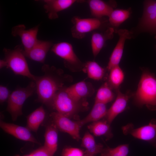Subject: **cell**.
<instances>
[{
  "label": "cell",
  "mask_w": 156,
  "mask_h": 156,
  "mask_svg": "<svg viewBox=\"0 0 156 156\" xmlns=\"http://www.w3.org/2000/svg\"><path fill=\"white\" fill-rule=\"evenodd\" d=\"M43 75L36 77L34 81L38 101L45 105L51 106L57 92L63 88V83L57 70L53 66L44 64L42 68Z\"/></svg>",
  "instance_id": "obj_1"
},
{
  "label": "cell",
  "mask_w": 156,
  "mask_h": 156,
  "mask_svg": "<svg viewBox=\"0 0 156 156\" xmlns=\"http://www.w3.org/2000/svg\"><path fill=\"white\" fill-rule=\"evenodd\" d=\"M133 96L137 105H145L150 110H156V77L148 69H142L137 89Z\"/></svg>",
  "instance_id": "obj_2"
},
{
  "label": "cell",
  "mask_w": 156,
  "mask_h": 156,
  "mask_svg": "<svg viewBox=\"0 0 156 156\" xmlns=\"http://www.w3.org/2000/svg\"><path fill=\"white\" fill-rule=\"evenodd\" d=\"M4 60L7 64V68H9L15 74L26 77L34 81L37 76L30 72L23 53V50L19 46L14 49L4 48Z\"/></svg>",
  "instance_id": "obj_3"
},
{
  "label": "cell",
  "mask_w": 156,
  "mask_h": 156,
  "mask_svg": "<svg viewBox=\"0 0 156 156\" xmlns=\"http://www.w3.org/2000/svg\"><path fill=\"white\" fill-rule=\"evenodd\" d=\"M35 92V83L32 81L25 87L18 88L11 93L7 101L6 110L11 115L13 120H16L18 117L22 115L24 102Z\"/></svg>",
  "instance_id": "obj_4"
},
{
  "label": "cell",
  "mask_w": 156,
  "mask_h": 156,
  "mask_svg": "<svg viewBox=\"0 0 156 156\" xmlns=\"http://www.w3.org/2000/svg\"><path fill=\"white\" fill-rule=\"evenodd\" d=\"M80 101L75 99L63 87L56 93L50 106L56 112L70 118L79 110Z\"/></svg>",
  "instance_id": "obj_5"
},
{
  "label": "cell",
  "mask_w": 156,
  "mask_h": 156,
  "mask_svg": "<svg viewBox=\"0 0 156 156\" xmlns=\"http://www.w3.org/2000/svg\"><path fill=\"white\" fill-rule=\"evenodd\" d=\"M122 130L124 134H130L147 142L156 147V120L153 119L148 125L138 128H135L133 124L129 123L123 127Z\"/></svg>",
  "instance_id": "obj_6"
},
{
  "label": "cell",
  "mask_w": 156,
  "mask_h": 156,
  "mask_svg": "<svg viewBox=\"0 0 156 156\" xmlns=\"http://www.w3.org/2000/svg\"><path fill=\"white\" fill-rule=\"evenodd\" d=\"M71 21L73 25L71 29L73 37L81 39L89 32L99 29L102 24L100 18H81L78 16L73 17Z\"/></svg>",
  "instance_id": "obj_7"
},
{
  "label": "cell",
  "mask_w": 156,
  "mask_h": 156,
  "mask_svg": "<svg viewBox=\"0 0 156 156\" xmlns=\"http://www.w3.org/2000/svg\"><path fill=\"white\" fill-rule=\"evenodd\" d=\"M51 51L64 60L66 66L82 68L83 64L76 55L70 43L64 42L55 44L53 45Z\"/></svg>",
  "instance_id": "obj_8"
},
{
  "label": "cell",
  "mask_w": 156,
  "mask_h": 156,
  "mask_svg": "<svg viewBox=\"0 0 156 156\" xmlns=\"http://www.w3.org/2000/svg\"><path fill=\"white\" fill-rule=\"evenodd\" d=\"M50 116L57 129L68 134L75 140L80 139L79 131L81 126L79 121H73L70 118L56 112H52Z\"/></svg>",
  "instance_id": "obj_9"
},
{
  "label": "cell",
  "mask_w": 156,
  "mask_h": 156,
  "mask_svg": "<svg viewBox=\"0 0 156 156\" xmlns=\"http://www.w3.org/2000/svg\"><path fill=\"white\" fill-rule=\"evenodd\" d=\"M38 27V26H37L26 30L25 25L20 24L12 27L11 34L14 36H19L21 38L24 47V52L30 50L38 40L37 36Z\"/></svg>",
  "instance_id": "obj_10"
},
{
  "label": "cell",
  "mask_w": 156,
  "mask_h": 156,
  "mask_svg": "<svg viewBox=\"0 0 156 156\" xmlns=\"http://www.w3.org/2000/svg\"><path fill=\"white\" fill-rule=\"evenodd\" d=\"M116 99L110 108L107 109L105 117L106 120L110 124L116 117L126 109L128 102L133 93L129 91L123 93L118 89L116 90Z\"/></svg>",
  "instance_id": "obj_11"
},
{
  "label": "cell",
  "mask_w": 156,
  "mask_h": 156,
  "mask_svg": "<svg viewBox=\"0 0 156 156\" xmlns=\"http://www.w3.org/2000/svg\"><path fill=\"white\" fill-rule=\"evenodd\" d=\"M119 36L118 40L110 57L107 67L109 71L112 68L119 65L121 59L126 40L132 37V33L126 29H120L116 31Z\"/></svg>",
  "instance_id": "obj_12"
},
{
  "label": "cell",
  "mask_w": 156,
  "mask_h": 156,
  "mask_svg": "<svg viewBox=\"0 0 156 156\" xmlns=\"http://www.w3.org/2000/svg\"><path fill=\"white\" fill-rule=\"evenodd\" d=\"M0 126L4 131L17 139L37 144L39 142L34 137L31 131L27 127L0 121Z\"/></svg>",
  "instance_id": "obj_13"
},
{
  "label": "cell",
  "mask_w": 156,
  "mask_h": 156,
  "mask_svg": "<svg viewBox=\"0 0 156 156\" xmlns=\"http://www.w3.org/2000/svg\"><path fill=\"white\" fill-rule=\"evenodd\" d=\"M140 25L145 30L156 33V1H146Z\"/></svg>",
  "instance_id": "obj_14"
},
{
  "label": "cell",
  "mask_w": 156,
  "mask_h": 156,
  "mask_svg": "<svg viewBox=\"0 0 156 156\" xmlns=\"http://www.w3.org/2000/svg\"><path fill=\"white\" fill-rule=\"evenodd\" d=\"M52 43L49 41L38 40L36 43L29 51L23 53L25 57L31 60L44 63L46 55Z\"/></svg>",
  "instance_id": "obj_15"
},
{
  "label": "cell",
  "mask_w": 156,
  "mask_h": 156,
  "mask_svg": "<svg viewBox=\"0 0 156 156\" xmlns=\"http://www.w3.org/2000/svg\"><path fill=\"white\" fill-rule=\"evenodd\" d=\"M77 1L76 0H45L44 8L49 19L58 18V13L68 8Z\"/></svg>",
  "instance_id": "obj_16"
},
{
  "label": "cell",
  "mask_w": 156,
  "mask_h": 156,
  "mask_svg": "<svg viewBox=\"0 0 156 156\" xmlns=\"http://www.w3.org/2000/svg\"><path fill=\"white\" fill-rule=\"evenodd\" d=\"M66 91L76 100L81 101L83 99L92 95L94 92L92 85L82 81L65 88Z\"/></svg>",
  "instance_id": "obj_17"
},
{
  "label": "cell",
  "mask_w": 156,
  "mask_h": 156,
  "mask_svg": "<svg viewBox=\"0 0 156 156\" xmlns=\"http://www.w3.org/2000/svg\"><path fill=\"white\" fill-rule=\"evenodd\" d=\"M114 32V28L110 27L103 33L94 32L91 36V45L94 57H96L103 47L106 41L112 39Z\"/></svg>",
  "instance_id": "obj_18"
},
{
  "label": "cell",
  "mask_w": 156,
  "mask_h": 156,
  "mask_svg": "<svg viewBox=\"0 0 156 156\" xmlns=\"http://www.w3.org/2000/svg\"><path fill=\"white\" fill-rule=\"evenodd\" d=\"M91 13L94 18H101L109 16L114 10L110 3L101 0H89L87 1Z\"/></svg>",
  "instance_id": "obj_19"
},
{
  "label": "cell",
  "mask_w": 156,
  "mask_h": 156,
  "mask_svg": "<svg viewBox=\"0 0 156 156\" xmlns=\"http://www.w3.org/2000/svg\"><path fill=\"white\" fill-rule=\"evenodd\" d=\"M107 111L106 104L95 102L90 113L84 118L79 122L81 127L89 122H93L99 120L105 116Z\"/></svg>",
  "instance_id": "obj_20"
},
{
  "label": "cell",
  "mask_w": 156,
  "mask_h": 156,
  "mask_svg": "<svg viewBox=\"0 0 156 156\" xmlns=\"http://www.w3.org/2000/svg\"><path fill=\"white\" fill-rule=\"evenodd\" d=\"M57 128L53 124L47 126L44 134V146L53 155L57 148L58 133Z\"/></svg>",
  "instance_id": "obj_21"
},
{
  "label": "cell",
  "mask_w": 156,
  "mask_h": 156,
  "mask_svg": "<svg viewBox=\"0 0 156 156\" xmlns=\"http://www.w3.org/2000/svg\"><path fill=\"white\" fill-rule=\"evenodd\" d=\"M46 115L45 111L42 105L38 108L27 116V127L31 131L37 132Z\"/></svg>",
  "instance_id": "obj_22"
},
{
  "label": "cell",
  "mask_w": 156,
  "mask_h": 156,
  "mask_svg": "<svg viewBox=\"0 0 156 156\" xmlns=\"http://www.w3.org/2000/svg\"><path fill=\"white\" fill-rule=\"evenodd\" d=\"M83 71L90 78L96 80L102 79L105 74V70L95 61H89L83 64Z\"/></svg>",
  "instance_id": "obj_23"
},
{
  "label": "cell",
  "mask_w": 156,
  "mask_h": 156,
  "mask_svg": "<svg viewBox=\"0 0 156 156\" xmlns=\"http://www.w3.org/2000/svg\"><path fill=\"white\" fill-rule=\"evenodd\" d=\"M81 146L86 149L85 153L93 156L101 153L104 149L102 144L96 143L93 136L88 132L82 138Z\"/></svg>",
  "instance_id": "obj_24"
},
{
  "label": "cell",
  "mask_w": 156,
  "mask_h": 156,
  "mask_svg": "<svg viewBox=\"0 0 156 156\" xmlns=\"http://www.w3.org/2000/svg\"><path fill=\"white\" fill-rule=\"evenodd\" d=\"M109 71L107 83L112 89L117 90L124 81V73L119 65L112 68Z\"/></svg>",
  "instance_id": "obj_25"
},
{
  "label": "cell",
  "mask_w": 156,
  "mask_h": 156,
  "mask_svg": "<svg viewBox=\"0 0 156 156\" xmlns=\"http://www.w3.org/2000/svg\"><path fill=\"white\" fill-rule=\"evenodd\" d=\"M112 90L107 82L105 83L98 90L95 102L106 104L112 101L114 98Z\"/></svg>",
  "instance_id": "obj_26"
},
{
  "label": "cell",
  "mask_w": 156,
  "mask_h": 156,
  "mask_svg": "<svg viewBox=\"0 0 156 156\" xmlns=\"http://www.w3.org/2000/svg\"><path fill=\"white\" fill-rule=\"evenodd\" d=\"M131 12L130 8L114 10L108 16L109 23L113 27L119 26L129 17Z\"/></svg>",
  "instance_id": "obj_27"
},
{
  "label": "cell",
  "mask_w": 156,
  "mask_h": 156,
  "mask_svg": "<svg viewBox=\"0 0 156 156\" xmlns=\"http://www.w3.org/2000/svg\"><path fill=\"white\" fill-rule=\"evenodd\" d=\"M110 125L105 120L92 122L88 126L90 131L96 136L105 135L110 132Z\"/></svg>",
  "instance_id": "obj_28"
},
{
  "label": "cell",
  "mask_w": 156,
  "mask_h": 156,
  "mask_svg": "<svg viewBox=\"0 0 156 156\" xmlns=\"http://www.w3.org/2000/svg\"><path fill=\"white\" fill-rule=\"evenodd\" d=\"M129 151L128 145L123 144L114 148H104L101 156H127Z\"/></svg>",
  "instance_id": "obj_29"
},
{
  "label": "cell",
  "mask_w": 156,
  "mask_h": 156,
  "mask_svg": "<svg viewBox=\"0 0 156 156\" xmlns=\"http://www.w3.org/2000/svg\"><path fill=\"white\" fill-rule=\"evenodd\" d=\"M83 151L79 148L73 147L66 148L63 149L61 156H83Z\"/></svg>",
  "instance_id": "obj_30"
},
{
  "label": "cell",
  "mask_w": 156,
  "mask_h": 156,
  "mask_svg": "<svg viewBox=\"0 0 156 156\" xmlns=\"http://www.w3.org/2000/svg\"><path fill=\"white\" fill-rule=\"evenodd\" d=\"M10 92L8 88L5 86H0V103L2 104L8 100Z\"/></svg>",
  "instance_id": "obj_31"
},
{
  "label": "cell",
  "mask_w": 156,
  "mask_h": 156,
  "mask_svg": "<svg viewBox=\"0 0 156 156\" xmlns=\"http://www.w3.org/2000/svg\"><path fill=\"white\" fill-rule=\"evenodd\" d=\"M30 154L32 156H53L43 146L32 152Z\"/></svg>",
  "instance_id": "obj_32"
},
{
  "label": "cell",
  "mask_w": 156,
  "mask_h": 156,
  "mask_svg": "<svg viewBox=\"0 0 156 156\" xmlns=\"http://www.w3.org/2000/svg\"><path fill=\"white\" fill-rule=\"evenodd\" d=\"M7 66V64L6 61L4 60H0V68L1 69L2 68L6 67Z\"/></svg>",
  "instance_id": "obj_33"
},
{
  "label": "cell",
  "mask_w": 156,
  "mask_h": 156,
  "mask_svg": "<svg viewBox=\"0 0 156 156\" xmlns=\"http://www.w3.org/2000/svg\"><path fill=\"white\" fill-rule=\"evenodd\" d=\"M83 156H93L88 155L87 153H85Z\"/></svg>",
  "instance_id": "obj_34"
},
{
  "label": "cell",
  "mask_w": 156,
  "mask_h": 156,
  "mask_svg": "<svg viewBox=\"0 0 156 156\" xmlns=\"http://www.w3.org/2000/svg\"><path fill=\"white\" fill-rule=\"evenodd\" d=\"M24 156H32L31 154L30 153V154L29 155H24Z\"/></svg>",
  "instance_id": "obj_35"
},
{
  "label": "cell",
  "mask_w": 156,
  "mask_h": 156,
  "mask_svg": "<svg viewBox=\"0 0 156 156\" xmlns=\"http://www.w3.org/2000/svg\"><path fill=\"white\" fill-rule=\"evenodd\" d=\"M14 156H20V155H15Z\"/></svg>",
  "instance_id": "obj_36"
},
{
  "label": "cell",
  "mask_w": 156,
  "mask_h": 156,
  "mask_svg": "<svg viewBox=\"0 0 156 156\" xmlns=\"http://www.w3.org/2000/svg\"><path fill=\"white\" fill-rule=\"evenodd\" d=\"M156 38V36H155V37Z\"/></svg>",
  "instance_id": "obj_37"
}]
</instances>
